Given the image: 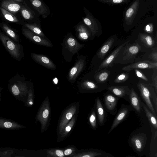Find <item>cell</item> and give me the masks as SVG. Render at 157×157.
<instances>
[{"mask_svg":"<svg viewBox=\"0 0 157 157\" xmlns=\"http://www.w3.org/2000/svg\"><path fill=\"white\" fill-rule=\"evenodd\" d=\"M62 54L65 61L70 62L74 55L85 45L79 43L71 32L67 33L64 36L61 44Z\"/></svg>","mask_w":157,"mask_h":157,"instance_id":"obj_1","label":"cell"},{"mask_svg":"<svg viewBox=\"0 0 157 157\" xmlns=\"http://www.w3.org/2000/svg\"><path fill=\"white\" fill-rule=\"evenodd\" d=\"M129 42L121 49L115 59L114 64L132 63L135 62L136 56L141 50V47L136 41L132 44Z\"/></svg>","mask_w":157,"mask_h":157,"instance_id":"obj_2","label":"cell"},{"mask_svg":"<svg viewBox=\"0 0 157 157\" xmlns=\"http://www.w3.org/2000/svg\"><path fill=\"white\" fill-rule=\"evenodd\" d=\"M0 40L12 57L19 61L24 56L22 45L6 35L0 30Z\"/></svg>","mask_w":157,"mask_h":157,"instance_id":"obj_3","label":"cell"},{"mask_svg":"<svg viewBox=\"0 0 157 157\" xmlns=\"http://www.w3.org/2000/svg\"><path fill=\"white\" fill-rule=\"evenodd\" d=\"M85 16L82 18L83 22L90 30L93 37H98L102 33L101 25L98 19L85 7L83 8Z\"/></svg>","mask_w":157,"mask_h":157,"instance_id":"obj_4","label":"cell"},{"mask_svg":"<svg viewBox=\"0 0 157 157\" xmlns=\"http://www.w3.org/2000/svg\"><path fill=\"white\" fill-rule=\"evenodd\" d=\"M21 77H13L10 80L9 89L15 97L20 98L25 96L28 93L27 84L21 80Z\"/></svg>","mask_w":157,"mask_h":157,"instance_id":"obj_5","label":"cell"},{"mask_svg":"<svg viewBox=\"0 0 157 157\" xmlns=\"http://www.w3.org/2000/svg\"><path fill=\"white\" fill-rule=\"evenodd\" d=\"M19 13L21 15V17L25 23H41L39 16L36 13H35L31 9L24 0Z\"/></svg>","mask_w":157,"mask_h":157,"instance_id":"obj_6","label":"cell"},{"mask_svg":"<svg viewBox=\"0 0 157 157\" xmlns=\"http://www.w3.org/2000/svg\"><path fill=\"white\" fill-rule=\"evenodd\" d=\"M50 114V109L48 98L47 97L40 107L37 115V120L41 124V130L43 132L45 129Z\"/></svg>","mask_w":157,"mask_h":157,"instance_id":"obj_7","label":"cell"},{"mask_svg":"<svg viewBox=\"0 0 157 157\" xmlns=\"http://www.w3.org/2000/svg\"><path fill=\"white\" fill-rule=\"evenodd\" d=\"M21 32L23 35L29 40L37 45L51 48L53 47L51 41L47 37L38 36L24 26H22L21 29Z\"/></svg>","mask_w":157,"mask_h":157,"instance_id":"obj_8","label":"cell"},{"mask_svg":"<svg viewBox=\"0 0 157 157\" xmlns=\"http://www.w3.org/2000/svg\"><path fill=\"white\" fill-rule=\"evenodd\" d=\"M137 86L142 98L147 106L153 115L156 118L157 113L150 99L148 84L144 83L139 82L137 84Z\"/></svg>","mask_w":157,"mask_h":157,"instance_id":"obj_9","label":"cell"},{"mask_svg":"<svg viewBox=\"0 0 157 157\" xmlns=\"http://www.w3.org/2000/svg\"><path fill=\"white\" fill-rule=\"evenodd\" d=\"M24 0H2L0 1V6L15 15L20 12Z\"/></svg>","mask_w":157,"mask_h":157,"instance_id":"obj_10","label":"cell"},{"mask_svg":"<svg viewBox=\"0 0 157 157\" xmlns=\"http://www.w3.org/2000/svg\"><path fill=\"white\" fill-rule=\"evenodd\" d=\"M130 41L129 40L118 46L101 63L96 72H98L103 68L106 69L113 66L115 59L120 51L126 43Z\"/></svg>","mask_w":157,"mask_h":157,"instance_id":"obj_11","label":"cell"},{"mask_svg":"<svg viewBox=\"0 0 157 157\" xmlns=\"http://www.w3.org/2000/svg\"><path fill=\"white\" fill-rule=\"evenodd\" d=\"M86 63V57L82 55H79L76 57V59L74 66L71 68L68 74V78L71 80L75 79L85 67Z\"/></svg>","mask_w":157,"mask_h":157,"instance_id":"obj_12","label":"cell"},{"mask_svg":"<svg viewBox=\"0 0 157 157\" xmlns=\"http://www.w3.org/2000/svg\"><path fill=\"white\" fill-rule=\"evenodd\" d=\"M157 67V63L149 60L135 62L122 68V70L129 72L138 69H155Z\"/></svg>","mask_w":157,"mask_h":157,"instance_id":"obj_13","label":"cell"},{"mask_svg":"<svg viewBox=\"0 0 157 157\" xmlns=\"http://www.w3.org/2000/svg\"><path fill=\"white\" fill-rule=\"evenodd\" d=\"M75 28L76 36L79 40L86 41L91 39L93 37L90 30L83 22H79Z\"/></svg>","mask_w":157,"mask_h":157,"instance_id":"obj_14","label":"cell"},{"mask_svg":"<svg viewBox=\"0 0 157 157\" xmlns=\"http://www.w3.org/2000/svg\"><path fill=\"white\" fill-rule=\"evenodd\" d=\"M77 109L76 105H73L63 113L59 121V133L61 134L66 125L71 119Z\"/></svg>","mask_w":157,"mask_h":157,"instance_id":"obj_15","label":"cell"},{"mask_svg":"<svg viewBox=\"0 0 157 157\" xmlns=\"http://www.w3.org/2000/svg\"><path fill=\"white\" fill-rule=\"evenodd\" d=\"M32 59L36 63L49 69L54 70L56 68L55 64L47 56L41 54L31 53Z\"/></svg>","mask_w":157,"mask_h":157,"instance_id":"obj_16","label":"cell"},{"mask_svg":"<svg viewBox=\"0 0 157 157\" xmlns=\"http://www.w3.org/2000/svg\"><path fill=\"white\" fill-rule=\"evenodd\" d=\"M33 8L36 11L38 15L42 16L43 18H46L50 13V10L47 5L42 1L29 0Z\"/></svg>","mask_w":157,"mask_h":157,"instance_id":"obj_17","label":"cell"},{"mask_svg":"<svg viewBox=\"0 0 157 157\" xmlns=\"http://www.w3.org/2000/svg\"><path fill=\"white\" fill-rule=\"evenodd\" d=\"M0 18L6 22L23 26L25 22L21 17L13 14L0 6Z\"/></svg>","mask_w":157,"mask_h":157,"instance_id":"obj_18","label":"cell"},{"mask_svg":"<svg viewBox=\"0 0 157 157\" xmlns=\"http://www.w3.org/2000/svg\"><path fill=\"white\" fill-rule=\"evenodd\" d=\"M140 3L139 0H136L126 11L124 20L127 25H131L133 22L138 10Z\"/></svg>","mask_w":157,"mask_h":157,"instance_id":"obj_19","label":"cell"},{"mask_svg":"<svg viewBox=\"0 0 157 157\" xmlns=\"http://www.w3.org/2000/svg\"><path fill=\"white\" fill-rule=\"evenodd\" d=\"M0 28L6 35L16 42L20 44L21 40L17 31L4 22L0 23Z\"/></svg>","mask_w":157,"mask_h":157,"instance_id":"obj_20","label":"cell"},{"mask_svg":"<svg viewBox=\"0 0 157 157\" xmlns=\"http://www.w3.org/2000/svg\"><path fill=\"white\" fill-rule=\"evenodd\" d=\"M115 40V37L111 36L101 47L97 53V55L99 58L101 60L104 58L113 45Z\"/></svg>","mask_w":157,"mask_h":157,"instance_id":"obj_21","label":"cell"},{"mask_svg":"<svg viewBox=\"0 0 157 157\" xmlns=\"http://www.w3.org/2000/svg\"><path fill=\"white\" fill-rule=\"evenodd\" d=\"M25 127L15 121L0 118V128L9 130H17L24 128Z\"/></svg>","mask_w":157,"mask_h":157,"instance_id":"obj_22","label":"cell"},{"mask_svg":"<svg viewBox=\"0 0 157 157\" xmlns=\"http://www.w3.org/2000/svg\"><path fill=\"white\" fill-rule=\"evenodd\" d=\"M108 89L117 97L121 98L126 95H129L131 92V90L126 86H111Z\"/></svg>","mask_w":157,"mask_h":157,"instance_id":"obj_23","label":"cell"},{"mask_svg":"<svg viewBox=\"0 0 157 157\" xmlns=\"http://www.w3.org/2000/svg\"><path fill=\"white\" fill-rule=\"evenodd\" d=\"M129 97L132 106L137 112H140L141 109V101L138 95L133 88L131 90Z\"/></svg>","mask_w":157,"mask_h":157,"instance_id":"obj_24","label":"cell"},{"mask_svg":"<svg viewBox=\"0 0 157 157\" xmlns=\"http://www.w3.org/2000/svg\"><path fill=\"white\" fill-rule=\"evenodd\" d=\"M129 112L128 108H124L119 112L113 121L109 133L111 132L126 117Z\"/></svg>","mask_w":157,"mask_h":157,"instance_id":"obj_25","label":"cell"},{"mask_svg":"<svg viewBox=\"0 0 157 157\" xmlns=\"http://www.w3.org/2000/svg\"><path fill=\"white\" fill-rule=\"evenodd\" d=\"M39 23H25L23 26L34 33L43 37L46 38Z\"/></svg>","mask_w":157,"mask_h":157,"instance_id":"obj_26","label":"cell"},{"mask_svg":"<svg viewBox=\"0 0 157 157\" xmlns=\"http://www.w3.org/2000/svg\"><path fill=\"white\" fill-rule=\"evenodd\" d=\"M138 39L146 47L153 48L155 45V41L150 35L144 33H140Z\"/></svg>","mask_w":157,"mask_h":157,"instance_id":"obj_27","label":"cell"},{"mask_svg":"<svg viewBox=\"0 0 157 157\" xmlns=\"http://www.w3.org/2000/svg\"><path fill=\"white\" fill-rule=\"evenodd\" d=\"M105 105L109 110L114 109L117 105V98L111 94L106 95L104 98Z\"/></svg>","mask_w":157,"mask_h":157,"instance_id":"obj_28","label":"cell"},{"mask_svg":"<svg viewBox=\"0 0 157 157\" xmlns=\"http://www.w3.org/2000/svg\"><path fill=\"white\" fill-rule=\"evenodd\" d=\"M110 74V71L105 68L96 73L94 75V78L98 82L103 83L107 80Z\"/></svg>","mask_w":157,"mask_h":157,"instance_id":"obj_29","label":"cell"},{"mask_svg":"<svg viewBox=\"0 0 157 157\" xmlns=\"http://www.w3.org/2000/svg\"><path fill=\"white\" fill-rule=\"evenodd\" d=\"M141 104L150 123L155 129H157V123L156 117L148 109L147 106L142 101Z\"/></svg>","mask_w":157,"mask_h":157,"instance_id":"obj_30","label":"cell"},{"mask_svg":"<svg viewBox=\"0 0 157 157\" xmlns=\"http://www.w3.org/2000/svg\"><path fill=\"white\" fill-rule=\"evenodd\" d=\"M96 105L98 116L99 123L101 124H102L103 123L105 120V113L103 107L99 98H98L96 99Z\"/></svg>","mask_w":157,"mask_h":157,"instance_id":"obj_31","label":"cell"},{"mask_svg":"<svg viewBox=\"0 0 157 157\" xmlns=\"http://www.w3.org/2000/svg\"><path fill=\"white\" fill-rule=\"evenodd\" d=\"M75 116H73L71 120L65 126L61 133L60 134L61 138H64L67 135L73 127L75 124Z\"/></svg>","mask_w":157,"mask_h":157,"instance_id":"obj_32","label":"cell"},{"mask_svg":"<svg viewBox=\"0 0 157 157\" xmlns=\"http://www.w3.org/2000/svg\"><path fill=\"white\" fill-rule=\"evenodd\" d=\"M150 92L151 100V99L155 105V109L156 113H157V96L154 87L150 84H148Z\"/></svg>","mask_w":157,"mask_h":157,"instance_id":"obj_33","label":"cell"},{"mask_svg":"<svg viewBox=\"0 0 157 157\" xmlns=\"http://www.w3.org/2000/svg\"><path fill=\"white\" fill-rule=\"evenodd\" d=\"M47 155L50 157H64L63 151L59 149H52L47 151Z\"/></svg>","mask_w":157,"mask_h":157,"instance_id":"obj_34","label":"cell"},{"mask_svg":"<svg viewBox=\"0 0 157 157\" xmlns=\"http://www.w3.org/2000/svg\"><path fill=\"white\" fill-rule=\"evenodd\" d=\"M98 1L103 3L112 5L126 4L130 1L128 0H98Z\"/></svg>","mask_w":157,"mask_h":157,"instance_id":"obj_35","label":"cell"},{"mask_svg":"<svg viewBox=\"0 0 157 157\" xmlns=\"http://www.w3.org/2000/svg\"><path fill=\"white\" fill-rule=\"evenodd\" d=\"M101 155V153H100L90 151L79 153L73 155L71 157H94Z\"/></svg>","mask_w":157,"mask_h":157,"instance_id":"obj_36","label":"cell"},{"mask_svg":"<svg viewBox=\"0 0 157 157\" xmlns=\"http://www.w3.org/2000/svg\"><path fill=\"white\" fill-rule=\"evenodd\" d=\"M82 85L83 88L87 90H94L98 87V86L95 83L88 80L83 82Z\"/></svg>","mask_w":157,"mask_h":157,"instance_id":"obj_37","label":"cell"},{"mask_svg":"<svg viewBox=\"0 0 157 157\" xmlns=\"http://www.w3.org/2000/svg\"><path fill=\"white\" fill-rule=\"evenodd\" d=\"M13 150V148L10 147L0 148V157H9Z\"/></svg>","mask_w":157,"mask_h":157,"instance_id":"obj_38","label":"cell"},{"mask_svg":"<svg viewBox=\"0 0 157 157\" xmlns=\"http://www.w3.org/2000/svg\"><path fill=\"white\" fill-rule=\"evenodd\" d=\"M131 141L137 150L140 151L142 149L143 144L142 141L140 137L137 136L133 137L132 138Z\"/></svg>","mask_w":157,"mask_h":157,"instance_id":"obj_39","label":"cell"},{"mask_svg":"<svg viewBox=\"0 0 157 157\" xmlns=\"http://www.w3.org/2000/svg\"><path fill=\"white\" fill-rule=\"evenodd\" d=\"M128 74L127 73H122L118 75L114 82L116 83H120L126 81L128 78Z\"/></svg>","mask_w":157,"mask_h":157,"instance_id":"obj_40","label":"cell"},{"mask_svg":"<svg viewBox=\"0 0 157 157\" xmlns=\"http://www.w3.org/2000/svg\"><path fill=\"white\" fill-rule=\"evenodd\" d=\"M10 157H29L25 155L24 150L13 148V150L11 154Z\"/></svg>","mask_w":157,"mask_h":157,"instance_id":"obj_41","label":"cell"},{"mask_svg":"<svg viewBox=\"0 0 157 157\" xmlns=\"http://www.w3.org/2000/svg\"><path fill=\"white\" fill-rule=\"evenodd\" d=\"M154 69L152 77V83L150 85L154 87L156 92L157 93V68Z\"/></svg>","mask_w":157,"mask_h":157,"instance_id":"obj_42","label":"cell"},{"mask_svg":"<svg viewBox=\"0 0 157 157\" xmlns=\"http://www.w3.org/2000/svg\"><path fill=\"white\" fill-rule=\"evenodd\" d=\"M152 49V51L148 55V57L151 59L152 62L157 63V47L154 48Z\"/></svg>","mask_w":157,"mask_h":157,"instance_id":"obj_43","label":"cell"},{"mask_svg":"<svg viewBox=\"0 0 157 157\" xmlns=\"http://www.w3.org/2000/svg\"><path fill=\"white\" fill-rule=\"evenodd\" d=\"M90 123L91 126L94 128L96 127V119L95 112L93 111L91 113L89 118Z\"/></svg>","mask_w":157,"mask_h":157,"instance_id":"obj_44","label":"cell"},{"mask_svg":"<svg viewBox=\"0 0 157 157\" xmlns=\"http://www.w3.org/2000/svg\"><path fill=\"white\" fill-rule=\"evenodd\" d=\"M28 96L27 104L28 105H31L33 104V94L32 89L30 88L28 92Z\"/></svg>","mask_w":157,"mask_h":157,"instance_id":"obj_45","label":"cell"},{"mask_svg":"<svg viewBox=\"0 0 157 157\" xmlns=\"http://www.w3.org/2000/svg\"><path fill=\"white\" fill-rule=\"evenodd\" d=\"M135 71L136 75L138 77L145 81H148V79L147 78L146 76L139 70L135 69Z\"/></svg>","mask_w":157,"mask_h":157,"instance_id":"obj_46","label":"cell"},{"mask_svg":"<svg viewBox=\"0 0 157 157\" xmlns=\"http://www.w3.org/2000/svg\"><path fill=\"white\" fill-rule=\"evenodd\" d=\"M144 30L146 32L151 34L153 31V25L152 23H150L146 25L144 28Z\"/></svg>","mask_w":157,"mask_h":157,"instance_id":"obj_47","label":"cell"},{"mask_svg":"<svg viewBox=\"0 0 157 157\" xmlns=\"http://www.w3.org/2000/svg\"><path fill=\"white\" fill-rule=\"evenodd\" d=\"M75 151V149L73 147H70L66 149L63 152L64 155L68 156L71 154Z\"/></svg>","mask_w":157,"mask_h":157,"instance_id":"obj_48","label":"cell"},{"mask_svg":"<svg viewBox=\"0 0 157 157\" xmlns=\"http://www.w3.org/2000/svg\"><path fill=\"white\" fill-rule=\"evenodd\" d=\"M3 90V88L2 87H0V99L1 96V93L2 90Z\"/></svg>","mask_w":157,"mask_h":157,"instance_id":"obj_49","label":"cell"}]
</instances>
